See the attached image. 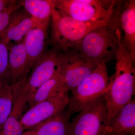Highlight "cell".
<instances>
[{"label": "cell", "instance_id": "6da1fadb", "mask_svg": "<svg viewBox=\"0 0 135 135\" xmlns=\"http://www.w3.org/2000/svg\"><path fill=\"white\" fill-rule=\"evenodd\" d=\"M115 59V72L109 77V87L105 97L107 110L106 126L117 113L132 100L135 94V57L126 49L122 37Z\"/></svg>", "mask_w": 135, "mask_h": 135}, {"label": "cell", "instance_id": "7a4b0ae2", "mask_svg": "<svg viewBox=\"0 0 135 135\" xmlns=\"http://www.w3.org/2000/svg\"><path fill=\"white\" fill-rule=\"evenodd\" d=\"M111 17L96 22H81L63 15L55 8L50 18L51 44L60 50L67 51L79 44L90 32L109 24Z\"/></svg>", "mask_w": 135, "mask_h": 135}, {"label": "cell", "instance_id": "3957f363", "mask_svg": "<svg viewBox=\"0 0 135 135\" xmlns=\"http://www.w3.org/2000/svg\"><path fill=\"white\" fill-rule=\"evenodd\" d=\"M122 36L120 29L109 22L90 32L72 49L97 63H106L115 59Z\"/></svg>", "mask_w": 135, "mask_h": 135}, {"label": "cell", "instance_id": "277c9868", "mask_svg": "<svg viewBox=\"0 0 135 135\" xmlns=\"http://www.w3.org/2000/svg\"><path fill=\"white\" fill-rule=\"evenodd\" d=\"M109 83L106 63H98L96 69L71 92L68 110L72 115L104 98Z\"/></svg>", "mask_w": 135, "mask_h": 135}, {"label": "cell", "instance_id": "5b68a950", "mask_svg": "<svg viewBox=\"0 0 135 135\" xmlns=\"http://www.w3.org/2000/svg\"><path fill=\"white\" fill-rule=\"evenodd\" d=\"M97 63L81 55L74 49L59 53L56 71L66 92L73 90L96 69Z\"/></svg>", "mask_w": 135, "mask_h": 135}, {"label": "cell", "instance_id": "8992f818", "mask_svg": "<svg viewBox=\"0 0 135 135\" xmlns=\"http://www.w3.org/2000/svg\"><path fill=\"white\" fill-rule=\"evenodd\" d=\"M116 1L55 0V9L68 17L94 22L112 16Z\"/></svg>", "mask_w": 135, "mask_h": 135}, {"label": "cell", "instance_id": "52a82bcc", "mask_svg": "<svg viewBox=\"0 0 135 135\" xmlns=\"http://www.w3.org/2000/svg\"><path fill=\"white\" fill-rule=\"evenodd\" d=\"M80 112L70 122L69 135H104L107 120L105 98Z\"/></svg>", "mask_w": 135, "mask_h": 135}, {"label": "cell", "instance_id": "ba28073f", "mask_svg": "<svg viewBox=\"0 0 135 135\" xmlns=\"http://www.w3.org/2000/svg\"><path fill=\"white\" fill-rule=\"evenodd\" d=\"M69 92L60 93L50 99L31 107L22 115L20 123L24 130L31 129L39 123L67 107Z\"/></svg>", "mask_w": 135, "mask_h": 135}, {"label": "cell", "instance_id": "9c48e42d", "mask_svg": "<svg viewBox=\"0 0 135 135\" xmlns=\"http://www.w3.org/2000/svg\"><path fill=\"white\" fill-rule=\"evenodd\" d=\"M60 50L52 46L47 50L32 68V72L27 77L26 86L27 90V100L41 85L51 79L56 69L57 57Z\"/></svg>", "mask_w": 135, "mask_h": 135}, {"label": "cell", "instance_id": "30bf717a", "mask_svg": "<svg viewBox=\"0 0 135 135\" xmlns=\"http://www.w3.org/2000/svg\"><path fill=\"white\" fill-rule=\"evenodd\" d=\"M26 79L12 85L13 105L1 131L2 135H22L23 133L20 119L27 104Z\"/></svg>", "mask_w": 135, "mask_h": 135}, {"label": "cell", "instance_id": "8fae6325", "mask_svg": "<svg viewBox=\"0 0 135 135\" xmlns=\"http://www.w3.org/2000/svg\"><path fill=\"white\" fill-rule=\"evenodd\" d=\"M42 25H44L24 9L20 10L19 9L12 13L7 27L0 37V41L7 45L11 41L15 42V44L21 43L24 41L31 30Z\"/></svg>", "mask_w": 135, "mask_h": 135}, {"label": "cell", "instance_id": "7c38bea8", "mask_svg": "<svg viewBox=\"0 0 135 135\" xmlns=\"http://www.w3.org/2000/svg\"><path fill=\"white\" fill-rule=\"evenodd\" d=\"M113 14L121 29L124 32L123 44L127 50L135 57V1H116Z\"/></svg>", "mask_w": 135, "mask_h": 135}, {"label": "cell", "instance_id": "4fadbf2b", "mask_svg": "<svg viewBox=\"0 0 135 135\" xmlns=\"http://www.w3.org/2000/svg\"><path fill=\"white\" fill-rule=\"evenodd\" d=\"M135 134V101L132 99L123 106L105 127L104 135Z\"/></svg>", "mask_w": 135, "mask_h": 135}, {"label": "cell", "instance_id": "5bb4252c", "mask_svg": "<svg viewBox=\"0 0 135 135\" xmlns=\"http://www.w3.org/2000/svg\"><path fill=\"white\" fill-rule=\"evenodd\" d=\"M24 41L14 44H9L7 45L9 66L12 84L27 79L31 69Z\"/></svg>", "mask_w": 135, "mask_h": 135}, {"label": "cell", "instance_id": "9a60e30c", "mask_svg": "<svg viewBox=\"0 0 135 135\" xmlns=\"http://www.w3.org/2000/svg\"><path fill=\"white\" fill-rule=\"evenodd\" d=\"M48 26L42 25L32 29L25 38L24 41L31 69L47 50Z\"/></svg>", "mask_w": 135, "mask_h": 135}, {"label": "cell", "instance_id": "2e32d148", "mask_svg": "<svg viewBox=\"0 0 135 135\" xmlns=\"http://www.w3.org/2000/svg\"><path fill=\"white\" fill-rule=\"evenodd\" d=\"M71 115L66 107L32 129L36 135H69Z\"/></svg>", "mask_w": 135, "mask_h": 135}, {"label": "cell", "instance_id": "e0dca14e", "mask_svg": "<svg viewBox=\"0 0 135 135\" xmlns=\"http://www.w3.org/2000/svg\"><path fill=\"white\" fill-rule=\"evenodd\" d=\"M22 7L27 13L42 24L49 26L55 0H23L20 1Z\"/></svg>", "mask_w": 135, "mask_h": 135}, {"label": "cell", "instance_id": "ac0fdd59", "mask_svg": "<svg viewBox=\"0 0 135 135\" xmlns=\"http://www.w3.org/2000/svg\"><path fill=\"white\" fill-rule=\"evenodd\" d=\"M66 92L56 69L53 77L38 87L27 100L30 107L36 104L54 97L60 93Z\"/></svg>", "mask_w": 135, "mask_h": 135}, {"label": "cell", "instance_id": "d6986e66", "mask_svg": "<svg viewBox=\"0 0 135 135\" xmlns=\"http://www.w3.org/2000/svg\"><path fill=\"white\" fill-rule=\"evenodd\" d=\"M13 105L12 85L8 86L0 95V132L10 115Z\"/></svg>", "mask_w": 135, "mask_h": 135}, {"label": "cell", "instance_id": "ffe728a7", "mask_svg": "<svg viewBox=\"0 0 135 135\" xmlns=\"http://www.w3.org/2000/svg\"><path fill=\"white\" fill-rule=\"evenodd\" d=\"M0 80L5 84H12V76L8 64L7 45L0 41Z\"/></svg>", "mask_w": 135, "mask_h": 135}, {"label": "cell", "instance_id": "44dd1931", "mask_svg": "<svg viewBox=\"0 0 135 135\" xmlns=\"http://www.w3.org/2000/svg\"><path fill=\"white\" fill-rule=\"evenodd\" d=\"M21 7L20 2V4L15 7L4 11H0V37L7 27L12 13Z\"/></svg>", "mask_w": 135, "mask_h": 135}, {"label": "cell", "instance_id": "7402d4cb", "mask_svg": "<svg viewBox=\"0 0 135 135\" xmlns=\"http://www.w3.org/2000/svg\"><path fill=\"white\" fill-rule=\"evenodd\" d=\"M20 4V1L0 0V11H4Z\"/></svg>", "mask_w": 135, "mask_h": 135}, {"label": "cell", "instance_id": "603a6c76", "mask_svg": "<svg viewBox=\"0 0 135 135\" xmlns=\"http://www.w3.org/2000/svg\"><path fill=\"white\" fill-rule=\"evenodd\" d=\"M8 86H10V85L5 84L0 80V95L5 91V90Z\"/></svg>", "mask_w": 135, "mask_h": 135}, {"label": "cell", "instance_id": "cb8c5ba5", "mask_svg": "<svg viewBox=\"0 0 135 135\" xmlns=\"http://www.w3.org/2000/svg\"><path fill=\"white\" fill-rule=\"evenodd\" d=\"M22 135H36L35 131L33 129H30L26 132H23Z\"/></svg>", "mask_w": 135, "mask_h": 135}]
</instances>
